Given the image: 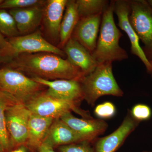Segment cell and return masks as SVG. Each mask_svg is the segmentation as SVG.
Here are the masks:
<instances>
[{
  "mask_svg": "<svg viewBox=\"0 0 152 152\" xmlns=\"http://www.w3.org/2000/svg\"><path fill=\"white\" fill-rule=\"evenodd\" d=\"M6 67L33 77L49 80H71L80 81L84 77L81 70L67 59L55 54L40 53L18 55L7 60Z\"/></svg>",
  "mask_w": 152,
  "mask_h": 152,
  "instance_id": "obj_1",
  "label": "cell"
},
{
  "mask_svg": "<svg viewBox=\"0 0 152 152\" xmlns=\"http://www.w3.org/2000/svg\"><path fill=\"white\" fill-rule=\"evenodd\" d=\"M114 9L115 1H110L102 16L99 34L92 54L98 64L121 61L129 58L127 52L119 45L123 34L115 23Z\"/></svg>",
  "mask_w": 152,
  "mask_h": 152,
  "instance_id": "obj_2",
  "label": "cell"
},
{
  "mask_svg": "<svg viewBox=\"0 0 152 152\" xmlns=\"http://www.w3.org/2000/svg\"><path fill=\"white\" fill-rule=\"evenodd\" d=\"M112 62L99 64L94 70L80 80L84 99L94 107L98 99L106 95L122 97L124 92L114 77Z\"/></svg>",
  "mask_w": 152,
  "mask_h": 152,
  "instance_id": "obj_3",
  "label": "cell"
},
{
  "mask_svg": "<svg viewBox=\"0 0 152 152\" xmlns=\"http://www.w3.org/2000/svg\"><path fill=\"white\" fill-rule=\"evenodd\" d=\"M0 89L24 104L45 88L22 72L7 67L0 69Z\"/></svg>",
  "mask_w": 152,
  "mask_h": 152,
  "instance_id": "obj_4",
  "label": "cell"
},
{
  "mask_svg": "<svg viewBox=\"0 0 152 152\" xmlns=\"http://www.w3.org/2000/svg\"><path fill=\"white\" fill-rule=\"evenodd\" d=\"M129 19L131 26L144 45L148 60H152V8L145 0L129 1Z\"/></svg>",
  "mask_w": 152,
  "mask_h": 152,
  "instance_id": "obj_5",
  "label": "cell"
},
{
  "mask_svg": "<svg viewBox=\"0 0 152 152\" xmlns=\"http://www.w3.org/2000/svg\"><path fill=\"white\" fill-rule=\"evenodd\" d=\"M25 104L32 114L54 120L61 118L64 115L72 111L85 118H91L89 114L75 104L52 97L45 91L38 94Z\"/></svg>",
  "mask_w": 152,
  "mask_h": 152,
  "instance_id": "obj_6",
  "label": "cell"
},
{
  "mask_svg": "<svg viewBox=\"0 0 152 152\" xmlns=\"http://www.w3.org/2000/svg\"><path fill=\"white\" fill-rule=\"evenodd\" d=\"M31 115L25 104L20 102L12 105L6 110V125L12 150L26 145Z\"/></svg>",
  "mask_w": 152,
  "mask_h": 152,
  "instance_id": "obj_7",
  "label": "cell"
},
{
  "mask_svg": "<svg viewBox=\"0 0 152 152\" xmlns=\"http://www.w3.org/2000/svg\"><path fill=\"white\" fill-rule=\"evenodd\" d=\"M7 39L12 48L10 58L23 54L40 53H53L63 58L66 57L64 50L46 40L39 31L25 35L8 38Z\"/></svg>",
  "mask_w": 152,
  "mask_h": 152,
  "instance_id": "obj_8",
  "label": "cell"
},
{
  "mask_svg": "<svg viewBox=\"0 0 152 152\" xmlns=\"http://www.w3.org/2000/svg\"><path fill=\"white\" fill-rule=\"evenodd\" d=\"M39 83L48 87L45 93L49 96L75 104H79L84 99L80 82L77 80H49L38 77L31 78Z\"/></svg>",
  "mask_w": 152,
  "mask_h": 152,
  "instance_id": "obj_9",
  "label": "cell"
},
{
  "mask_svg": "<svg viewBox=\"0 0 152 152\" xmlns=\"http://www.w3.org/2000/svg\"><path fill=\"white\" fill-rule=\"evenodd\" d=\"M130 5L128 0L115 1L114 13L118 19V25L127 35L130 41L131 53L138 57L146 68L147 72L150 74L152 72V66L150 61L147 58L143 49L140 45V39L131 26L129 21Z\"/></svg>",
  "mask_w": 152,
  "mask_h": 152,
  "instance_id": "obj_10",
  "label": "cell"
},
{
  "mask_svg": "<svg viewBox=\"0 0 152 152\" xmlns=\"http://www.w3.org/2000/svg\"><path fill=\"white\" fill-rule=\"evenodd\" d=\"M140 122L131 115L129 110L118 128L108 135L97 138L93 142L94 152H115Z\"/></svg>",
  "mask_w": 152,
  "mask_h": 152,
  "instance_id": "obj_11",
  "label": "cell"
},
{
  "mask_svg": "<svg viewBox=\"0 0 152 152\" xmlns=\"http://www.w3.org/2000/svg\"><path fill=\"white\" fill-rule=\"evenodd\" d=\"M60 119L85 140L92 142L108 127V124L101 119L79 118L74 116L71 112L65 114Z\"/></svg>",
  "mask_w": 152,
  "mask_h": 152,
  "instance_id": "obj_12",
  "label": "cell"
},
{
  "mask_svg": "<svg viewBox=\"0 0 152 152\" xmlns=\"http://www.w3.org/2000/svg\"><path fill=\"white\" fill-rule=\"evenodd\" d=\"M103 14L83 17L77 24L72 37L92 55L96 46Z\"/></svg>",
  "mask_w": 152,
  "mask_h": 152,
  "instance_id": "obj_13",
  "label": "cell"
},
{
  "mask_svg": "<svg viewBox=\"0 0 152 152\" xmlns=\"http://www.w3.org/2000/svg\"><path fill=\"white\" fill-rule=\"evenodd\" d=\"M68 0H48L43 7L42 20L47 34L59 42L60 31Z\"/></svg>",
  "mask_w": 152,
  "mask_h": 152,
  "instance_id": "obj_14",
  "label": "cell"
},
{
  "mask_svg": "<svg viewBox=\"0 0 152 152\" xmlns=\"http://www.w3.org/2000/svg\"><path fill=\"white\" fill-rule=\"evenodd\" d=\"M64 49L67 59L80 69L85 76L94 70L99 64L92 54L74 38L68 40Z\"/></svg>",
  "mask_w": 152,
  "mask_h": 152,
  "instance_id": "obj_15",
  "label": "cell"
},
{
  "mask_svg": "<svg viewBox=\"0 0 152 152\" xmlns=\"http://www.w3.org/2000/svg\"><path fill=\"white\" fill-rule=\"evenodd\" d=\"M85 140L61 119L54 120L43 143L53 148Z\"/></svg>",
  "mask_w": 152,
  "mask_h": 152,
  "instance_id": "obj_16",
  "label": "cell"
},
{
  "mask_svg": "<svg viewBox=\"0 0 152 152\" xmlns=\"http://www.w3.org/2000/svg\"><path fill=\"white\" fill-rule=\"evenodd\" d=\"M44 6L9 11L13 17L20 34L25 35L34 32L42 22Z\"/></svg>",
  "mask_w": 152,
  "mask_h": 152,
  "instance_id": "obj_17",
  "label": "cell"
},
{
  "mask_svg": "<svg viewBox=\"0 0 152 152\" xmlns=\"http://www.w3.org/2000/svg\"><path fill=\"white\" fill-rule=\"evenodd\" d=\"M54 120L31 113L28 125L27 140L25 145L30 152H34L43 143Z\"/></svg>",
  "mask_w": 152,
  "mask_h": 152,
  "instance_id": "obj_18",
  "label": "cell"
},
{
  "mask_svg": "<svg viewBox=\"0 0 152 152\" xmlns=\"http://www.w3.org/2000/svg\"><path fill=\"white\" fill-rule=\"evenodd\" d=\"M80 18L76 1L68 0L60 27L59 42L61 48H64L72 35Z\"/></svg>",
  "mask_w": 152,
  "mask_h": 152,
  "instance_id": "obj_19",
  "label": "cell"
},
{
  "mask_svg": "<svg viewBox=\"0 0 152 152\" xmlns=\"http://www.w3.org/2000/svg\"><path fill=\"white\" fill-rule=\"evenodd\" d=\"M19 102L12 95L0 89V141L5 152H10V142L6 125L5 113L12 105Z\"/></svg>",
  "mask_w": 152,
  "mask_h": 152,
  "instance_id": "obj_20",
  "label": "cell"
},
{
  "mask_svg": "<svg viewBox=\"0 0 152 152\" xmlns=\"http://www.w3.org/2000/svg\"><path fill=\"white\" fill-rule=\"evenodd\" d=\"M107 0H77L76 5L80 18L103 14L110 4Z\"/></svg>",
  "mask_w": 152,
  "mask_h": 152,
  "instance_id": "obj_21",
  "label": "cell"
},
{
  "mask_svg": "<svg viewBox=\"0 0 152 152\" xmlns=\"http://www.w3.org/2000/svg\"><path fill=\"white\" fill-rule=\"evenodd\" d=\"M0 32L8 38L20 35L13 17L4 9H0Z\"/></svg>",
  "mask_w": 152,
  "mask_h": 152,
  "instance_id": "obj_22",
  "label": "cell"
},
{
  "mask_svg": "<svg viewBox=\"0 0 152 152\" xmlns=\"http://www.w3.org/2000/svg\"><path fill=\"white\" fill-rule=\"evenodd\" d=\"M45 2L41 0H5L0 4V9L14 10L43 6Z\"/></svg>",
  "mask_w": 152,
  "mask_h": 152,
  "instance_id": "obj_23",
  "label": "cell"
},
{
  "mask_svg": "<svg viewBox=\"0 0 152 152\" xmlns=\"http://www.w3.org/2000/svg\"><path fill=\"white\" fill-rule=\"evenodd\" d=\"M92 142L84 141L57 148L59 152H94Z\"/></svg>",
  "mask_w": 152,
  "mask_h": 152,
  "instance_id": "obj_24",
  "label": "cell"
},
{
  "mask_svg": "<svg viewBox=\"0 0 152 152\" xmlns=\"http://www.w3.org/2000/svg\"><path fill=\"white\" fill-rule=\"evenodd\" d=\"M129 112L132 116L139 122L148 120L151 117L152 111L151 108L145 104H136Z\"/></svg>",
  "mask_w": 152,
  "mask_h": 152,
  "instance_id": "obj_25",
  "label": "cell"
},
{
  "mask_svg": "<svg viewBox=\"0 0 152 152\" xmlns=\"http://www.w3.org/2000/svg\"><path fill=\"white\" fill-rule=\"evenodd\" d=\"M116 109L115 105L110 102H104L96 106L94 110L95 115L100 119H109L115 115Z\"/></svg>",
  "mask_w": 152,
  "mask_h": 152,
  "instance_id": "obj_26",
  "label": "cell"
},
{
  "mask_svg": "<svg viewBox=\"0 0 152 152\" xmlns=\"http://www.w3.org/2000/svg\"><path fill=\"white\" fill-rule=\"evenodd\" d=\"M12 53L10 44L0 32V57L7 60L12 57Z\"/></svg>",
  "mask_w": 152,
  "mask_h": 152,
  "instance_id": "obj_27",
  "label": "cell"
},
{
  "mask_svg": "<svg viewBox=\"0 0 152 152\" xmlns=\"http://www.w3.org/2000/svg\"><path fill=\"white\" fill-rule=\"evenodd\" d=\"M33 152H56L54 149L46 144L43 143L35 151Z\"/></svg>",
  "mask_w": 152,
  "mask_h": 152,
  "instance_id": "obj_28",
  "label": "cell"
},
{
  "mask_svg": "<svg viewBox=\"0 0 152 152\" xmlns=\"http://www.w3.org/2000/svg\"><path fill=\"white\" fill-rule=\"evenodd\" d=\"M10 152H30L27 147L25 145L18 147L11 151Z\"/></svg>",
  "mask_w": 152,
  "mask_h": 152,
  "instance_id": "obj_29",
  "label": "cell"
},
{
  "mask_svg": "<svg viewBox=\"0 0 152 152\" xmlns=\"http://www.w3.org/2000/svg\"><path fill=\"white\" fill-rule=\"evenodd\" d=\"M0 152H5L3 149L2 146L1 144V141H0Z\"/></svg>",
  "mask_w": 152,
  "mask_h": 152,
  "instance_id": "obj_30",
  "label": "cell"
},
{
  "mask_svg": "<svg viewBox=\"0 0 152 152\" xmlns=\"http://www.w3.org/2000/svg\"><path fill=\"white\" fill-rule=\"evenodd\" d=\"M147 1H148V2L149 4L151 6L152 8V0H148Z\"/></svg>",
  "mask_w": 152,
  "mask_h": 152,
  "instance_id": "obj_31",
  "label": "cell"
},
{
  "mask_svg": "<svg viewBox=\"0 0 152 152\" xmlns=\"http://www.w3.org/2000/svg\"><path fill=\"white\" fill-rule=\"evenodd\" d=\"M150 63H151V66H152V60L151 61V62H150ZM151 77H152V73L151 74Z\"/></svg>",
  "mask_w": 152,
  "mask_h": 152,
  "instance_id": "obj_32",
  "label": "cell"
},
{
  "mask_svg": "<svg viewBox=\"0 0 152 152\" xmlns=\"http://www.w3.org/2000/svg\"><path fill=\"white\" fill-rule=\"evenodd\" d=\"M3 1H3V0H0V4H1L3 2Z\"/></svg>",
  "mask_w": 152,
  "mask_h": 152,
  "instance_id": "obj_33",
  "label": "cell"
},
{
  "mask_svg": "<svg viewBox=\"0 0 152 152\" xmlns=\"http://www.w3.org/2000/svg\"><path fill=\"white\" fill-rule=\"evenodd\" d=\"M142 152H152L151 151H144Z\"/></svg>",
  "mask_w": 152,
  "mask_h": 152,
  "instance_id": "obj_34",
  "label": "cell"
},
{
  "mask_svg": "<svg viewBox=\"0 0 152 152\" xmlns=\"http://www.w3.org/2000/svg\"><path fill=\"white\" fill-rule=\"evenodd\" d=\"M0 89H1V87H0Z\"/></svg>",
  "mask_w": 152,
  "mask_h": 152,
  "instance_id": "obj_35",
  "label": "cell"
}]
</instances>
